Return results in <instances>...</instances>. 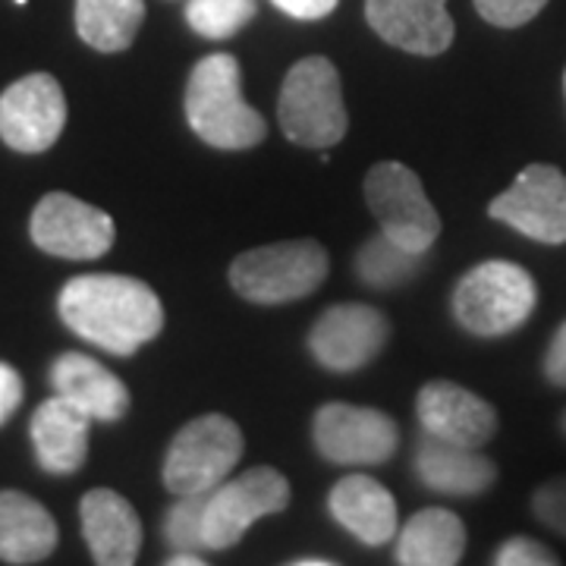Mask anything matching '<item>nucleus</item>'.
I'll return each instance as SVG.
<instances>
[{"label":"nucleus","mask_w":566,"mask_h":566,"mask_svg":"<svg viewBox=\"0 0 566 566\" xmlns=\"http://www.w3.org/2000/svg\"><path fill=\"white\" fill-rule=\"evenodd\" d=\"M290 506V482L271 465L245 469L243 475L221 482L208 494L202 516L205 551H227L262 516H274Z\"/></svg>","instance_id":"obj_8"},{"label":"nucleus","mask_w":566,"mask_h":566,"mask_svg":"<svg viewBox=\"0 0 566 566\" xmlns=\"http://www.w3.org/2000/svg\"><path fill=\"white\" fill-rule=\"evenodd\" d=\"M88 428L92 419L61 394L44 400L32 416V444L41 469L51 475L80 472L88 457Z\"/></svg>","instance_id":"obj_20"},{"label":"nucleus","mask_w":566,"mask_h":566,"mask_svg":"<svg viewBox=\"0 0 566 566\" xmlns=\"http://www.w3.org/2000/svg\"><path fill=\"white\" fill-rule=\"evenodd\" d=\"M564 431H566V412H564Z\"/></svg>","instance_id":"obj_35"},{"label":"nucleus","mask_w":566,"mask_h":566,"mask_svg":"<svg viewBox=\"0 0 566 566\" xmlns=\"http://www.w3.org/2000/svg\"><path fill=\"white\" fill-rule=\"evenodd\" d=\"M327 510L340 526L368 547L387 545L397 535V501L371 475H346L327 494Z\"/></svg>","instance_id":"obj_19"},{"label":"nucleus","mask_w":566,"mask_h":566,"mask_svg":"<svg viewBox=\"0 0 566 566\" xmlns=\"http://www.w3.org/2000/svg\"><path fill=\"white\" fill-rule=\"evenodd\" d=\"M390 337V322L365 303H337L324 308L318 322L308 331V353L312 359L334 371V375H353L371 365Z\"/></svg>","instance_id":"obj_10"},{"label":"nucleus","mask_w":566,"mask_h":566,"mask_svg":"<svg viewBox=\"0 0 566 566\" xmlns=\"http://www.w3.org/2000/svg\"><path fill=\"white\" fill-rule=\"evenodd\" d=\"M365 202L375 221L406 252L424 255L441 237V214L424 196L416 170L400 161L375 164L365 177Z\"/></svg>","instance_id":"obj_7"},{"label":"nucleus","mask_w":566,"mask_h":566,"mask_svg":"<svg viewBox=\"0 0 566 566\" xmlns=\"http://www.w3.org/2000/svg\"><path fill=\"white\" fill-rule=\"evenodd\" d=\"M57 523L44 506L22 491H0V560L41 564L57 547Z\"/></svg>","instance_id":"obj_21"},{"label":"nucleus","mask_w":566,"mask_h":566,"mask_svg":"<svg viewBox=\"0 0 566 566\" xmlns=\"http://www.w3.org/2000/svg\"><path fill=\"white\" fill-rule=\"evenodd\" d=\"M535 520L566 538V475H557L532 494Z\"/></svg>","instance_id":"obj_28"},{"label":"nucleus","mask_w":566,"mask_h":566,"mask_svg":"<svg viewBox=\"0 0 566 566\" xmlns=\"http://www.w3.org/2000/svg\"><path fill=\"white\" fill-rule=\"evenodd\" d=\"M245 450L240 424L221 412L186 422L164 457V485L170 494H208L233 472Z\"/></svg>","instance_id":"obj_6"},{"label":"nucleus","mask_w":566,"mask_h":566,"mask_svg":"<svg viewBox=\"0 0 566 566\" xmlns=\"http://www.w3.org/2000/svg\"><path fill=\"white\" fill-rule=\"evenodd\" d=\"M416 416L424 434L457 447H485L497 431L494 406L453 381H428L416 397Z\"/></svg>","instance_id":"obj_14"},{"label":"nucleus","mask_w":566,"mask_h":566,"mask_svg":"<svg viewBox=\"0 0 566 566\" xmlns=\"http://www.w3.org/2000/svg\"><path fill=\"white\" fill-rule=\"evenodd\" d=\"M494 221L545 245L566 243V177L551 164H528L513 186L488 205Z\"/></svg>","instance_id":"obj_11"},{"label":"nucleus","mask_w":566,"mask_h":566,"mask_svg":"<svg viewBox=\"0 0 566 566\" xmlns=\"http://www.w3.org/2000/svg\"><path fill=\"white\" fill-rule=\"evenodd\" d=\"M22 378L13 365L0 363V428L17 416L22 403Z\"/></svg>","instance_id":"obj_30"},{"label":"nucleus","mask_w":566,"mask_h":566,"mask_svg":"<svg viewBox=\"0 0 566 566\" xmlns=\"http://www.w3.org/2000/svg\"><path fill=\"white\" fill-rule=\"evenodd\" d=\"M472 3H475L479 17L491 25L520 29L545 10L547 0H472Z\"/></svg>","instance_id":"obj_27"},{"label":"nucleus","mask_w":566,"mask_h":566,"mask_svg":"<svg viewBox=\"0 0 566 566\" xmlns=\"http://www.w3.org/2000/svg\"><path fill=\"white\" fill-rule=\"evenodd\" d=\"M281 13L286 17H293V20H303V22H315L324 20L327 13H334V7L340 3V0H271Z\"/></svg>","instance_id":"obj_31"},{"label":"nucleus","mask_w":566,"mask_h":566,"mask_svg":"<svg viewBox=\"0 0 566 566\" xmlns=\"http://www.w3.org/2000/svg\"><path fill=\"white\" fill-rule=\"evenodd\" d=\"M255 0H189L186 22L196 35L208 41H223L237 35L255 17Z\"/></svg>","instance_id":"obj_25"},{"label":"nucleus","mask_w":566,"mask_h":566,"mask_svg":"<svg viewBox=\"0 0 566 566\" xmlns=\"http://www.w3.org/2000/svg\"><path fill=\"white\" fill-rule=\"evenodd\" d=\"M290 566H334V560H324V557H300V560H290Z\"/></svg>","instance_id":"obj_34"},{"label":"nucleus","mask_w":566,"mask_h":566,"mask_svg":"<svg viewBox=\"0 0 566 566\" xmlns=\"http://www.w3.org/2000/svg\"><path fill=\"white\" fill-rule=\"evenodd\" d=\"M331 271L327 249L315 240L245 249L230 264V286L255 305H283L312 296Z\"/></svg>","instance_id":"obj_5"},{"label":"nucleus","mask_w":566,"mask_h":566,"mask_svg":"<svg viewBox=\"0 0 566 566\" xmlns=\"http://www.w3.org/2000/svg\"><path fill=\"white\" fill-rule=\"evenodd\" d=\"M494 564L497 566H557L560 557L545 547L542 542L528 538V535H516V538H506L504 545L497 547L494 554Z\"/></svg>","instance_id":"obj_29"},{"label":"nucleus","mask_w":566,"mask_h":566,"mask_svg":"<svg viewBox=\"0 0 566 566\" xmlns=\"http://www.w3.org/2000/svg\"><path fill=\"white\" fill-rule=\"evenodd\" d=\"M424 255L406 252L403 245H397L387 233H378L371 240H365L356 252V274L365 286L371 290H397L409 283L419 268H422Z\"/></svg>","instance_id":"obj_24"},{"label":"nucleus","mask_w":566,"mask_h":566,"mask_svg":"<svg viewBox=\"0 0 566 566\" xmlns=\"http://www.w3.org/2000/svg\"><path fill=\"white\" fill-rule=\"evenodd\" d=\"M412 472L428 491L447 497H479L497 482V465L472 447H457L422 434L412 457Z\"/></svg>","instance_id":"obj_17"},{"label":"nucleus","mask_w":566,"mask_h":566,"mask_svg":"<svg viewBox=\"0 0 566 566\" xmlns=\"http://www.w3.org/2000/svg\"><path fill=\"white\" fill-rule=\"evenodd\" d=\"M66 95L51 73H29L0 95V139L22 155H41L61 139Z\"/></svg>","instance_id":"obj_13"},{"label":"nucleus","mask_w":566,"mask_h":566,"mask_svg":"<svg viewBox=\"0 0 566 566\" xmlns=\"http://www.w3.org/2000/svg\"><path fill=\"white\" fill-rule=\"evenodd\" d=\"M167 566H205V557H199V554H182V551H177L174 557H167Z\"/></svg>","instance_id":"obj_33"},{"label":"nucleus","mask_w":566,"mask_h":566,"mask_svg":"<svg viewBox=\"0 0 566 566\" xmlns=\"http://www.w3.org/2000/svg\"><path fill=\"white\" fill-rule=\"evenodd\" d=\"M535 281L523 264L491 259L469 268L453 290V318L475 337H504L532 318Z\"/></svg>","instance_id":"obj_3"},{"label":"nucleus","mask_w":566,"mask_h":566,"mask_svg":"<svg viewBox=\"0 0 566 566\" xmlns=\"http://www.w3.org/2000/svg\"><path fill=\"white\" fill-rule=\"evenodd\" d=\"M189 129L218 151H245L268 136L264 117L243 98L240 61L233 54H208L186 82Z\"/></svg>","instance_id":"obj_2"},{"label":"nucleus","mask_w":566,"mask_h":566,"mask_svg":"<svg viewBox=\"0 0 566 566\" xmlns=\"http://www.w3.org/2000/svg\"><path fill=\"white\" fill-rule=\"evenodd\" d=\"M82 535L92 560L102 566L136 564L142 551V520L133 504L111 488H95L80 504Z\"/></svg>","instance_id":"obj_16"},{"label":"nucleus","mask_w":566,"mask_h":566,"mask_svg":"<svg viewBox=\"0 0 566 566\" xmlns=\"http://www.w3.org/2000/svg\"><path fill=\"white\" fill-rule=\"evenodd\" d=\"M465 554L463 520L444 506H424L403 528L397 542V564L457 566Z\"/></svg>","instance_id":"obj_22"},{"label":"nucleus","mask_w":566,"mask_h":566,"mask_svg":"<svg viewBox=\"0 0 566 566\" xmlns=\"http://www.w3.org/2000/svg\"><path fill=\"white\" fill-rule=\"evenodd\" d=\"M17 3H25V0H17Z\"/></svg>","instance_id":"obj_36"},{"label":"nucleus","mask_w":566,"mask_h":566,"mask_svg":"<svg viewBox=\"0 0 566 566\" xmlns=\"http://www.w3.org/2000/svg\"><path fill=\"white\" fill-rule=\"evenodd\" d=\"M564 88H566V76H564Z\"/></svg>","instance_id":"obj_37"},{"label":"nucleus","mask_w":566,"mask_h":566,"mask_svg":"<svg viewBox=\"0 0 566 566\" xmlns=\"http://www.w3.org/2000/svg\"><path fill=\"white\" fill-rule=\"evenodd\" d=\"M29 233L32 243L48 255L88 262V259H102L114 245L117 227L114 218L95 205L82 202L70 192H48L32 211Z\"/></svg>","instance_id":"obj_12"},{"label":"nucleus","mask_w":566,"mask_h":566,"mask_svg":"<svg viewBox=\"0 0 566 566\" xmlns=\"http://www.w3.org/2000/svg\"><path fill=\"white\" fill-rule=\"evenodd\" d=\"M365 20L390 48L419 57L444 54L457 35L447 0H365Z\"/></svg>","instance_id":"obj_15"},{"label":"nucleus","mask_w":566,"mask_h":566,"mask_svg":"<svg viewBox=\"0 0 566 566\" xmlns=\"http://www.w3.org/2000/svg\"><path fill=\"white\" fill-rule=\"evenodd\" d=\"M211 494V491H208ZM208 494H186L164 516V542L182 551V554H199L205 551L202 542V516Z\"/></svg>","instance_id":"obj_26"},{"label":"nucleus","mask_w":566,"mask_h":566,"mask_svg":"<svg viewBox=\"0 0 566 566\" xmlns=\"http://www.w3.org/2000/svg\"><path fill=\"white\" fill-rule=\"evenodd\" d=\"M63 324L98 349L133 356L151 344L164 327L158 293L126 274H80L66 283L57 300Z\"/></svg>","instance_id":"obj_1"},{"label":"nucleus","mask_w":566,"mask_h":566,"mask_svg":"<svg viewBox=\"0 0 566 566\" xmlns=\"http://www.w3.org/2000/svg\"><path fill=\"white\" fill-rule=\"evenodd\" d=\"M315 447L334 465H381L400 447L397 422L368 406L324 403L312 422Z\"/></svg>","instance_id":"obj_9"},{"label":"nucleus","mask_w":566,"mask_h":566,"mask_svg":"<svg viewBox=\"0 0 566 566\" xmlns=\"http://www.w3.org/2000/svg\"><path fill=\"white\" fill-rule=\"evenodd\" d=\"M277 120L283 136L303 148H331L346 136V104L340 73L327 57H303L283 76Z\"/></svg>","instance_id":"obj_4"},{"label":"nucleus","mask_w":566,"mask_h":566,"mask_svg":"<svg viewBox=\"0 0 566 566\" xmlns=\"http://www.w3.org/2000/svg\"><path fill=\"white\" fill-rule=\"evenodd\" d=\"M142 20L145 0H76V32L102 54L126 51L139 35Z\"/></svg>","instance_id":"obj_23"},{"label":"nucleus","mask_w":566,"mask_h":566,"mask_svg":"<svg viewBox=\"0 0 566 566\" xmlns=\"http://www.w3.org/2000/svg\"><path fill=\"white\" fill-rule=\"evenodd\" d=\"M545 378L554 387H566V322L557 327L545 353Z\"/></svg>","instance_id":"obj_32"},{"label":"nucleus","mask_w":566,"mask_h":566,"mask_svg":"<svg viewBox=\"0 0 566 566\" xmlns=\"http://www.w3.org/2000/svg\"><path fill=\"white\" fill-rule=\"evenodd\" d=\"M51 385L63 400L80 406L92 422H120L129 412V390L114 371L85 353H63L51 363Z\"/></svg>","instance_id":"obj_18"}]
</instances>
